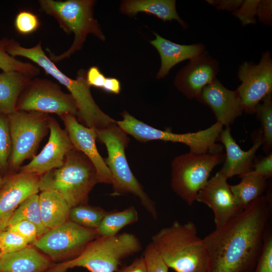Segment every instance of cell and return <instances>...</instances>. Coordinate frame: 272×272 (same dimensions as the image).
Listing matches in <instances>:
<instances>
[{
    "label": "cell",
    "mask_w": 272,
    "mask_h": 272,
    "mask_svg": "<svg viewBox=\"0 0 272 272\" xmlns=\"http://www.w3.org/2000/svg\"><path fill=\"white\" fill-rule=\"evenodd\" d=\"M206 2L218 10L233 12L240 7L243 0H207Z\"/></svg>",
    "instance_id": "b9f144b4"
},
{
    "label": "cell",
    "mask_w": 272,
    "mask_h": 272,
    "mask_svg": "<svg viewBox=\"0 0 272 272\" xmlns=\"http://www.w3.org/2000/svg\"><path fill=\"white\" fill-rule=\"evenodd\" d=\"M151 238L168 268L175 272H208V253L192 222L175 221Z\"/></svg>",
    "instance_id": "7a4b0ae2"
},
{
    "label": "cell",
    "mask_w": 272,
    "mask_h": 272,
    "mask_svg": "<svg viewBox=\"0 0 272 272\" xmlns=\"http://www.w3.org/2000/svg\"><path fill=\"white\" fill-rule=\"evenodd\" d=\"M155 38L150 41L151 44L158 51L161 59V65L156 78H164L176 64L186 60H190L206 51L204 44L198 43L183 45L169 40L156 33Z\"/></svg>",
    "instance_id": "44dd1931"
},
{
    "label": "cell",
    "mask_w": 272,
    "mask_h": 272,
    "mask_svg": "<svg viewBox=\"0 0 272 272\" xmlns=\"http://www.w3.org/2000/svg\"><path fill=\"white\" fill-rule=\"evenodd\" d=\"M107 213L101 208L83 204L71 208L69 220L85 228L97 229Z\"/></svg>",
    "instance_id": "f1b7e54d"
},
{
    "label": "cell",
    "mask_w": 272,
    "mask_h": 272,
    "mask_svg": "<svg viewBox=\"0 0 272 272\" xmlns=\"http://www.w3.org/2000/svg\"><path fill=\"white\" fill-rule=\"evenodd\" d=\"M59 117L74 148L83 153L94 165L98 183L111 184L112 175L96 147L97 129L82 124L74 115L64 114Z\"/></svg>",
    "instance_id": "e0dca14e"
},
{
    "label": "cell",
    "mask_w": 272,
    "mask_h": 272,
    "mask_svg": "<svg viewBox=\"0 0 272 272\" xmlns=\"http://www.w3.org/2000/svg\"><path fill=\"white\" fill-rule=\"evenodd\" d=\"M106 78L97 66L90 67L86 72V80L90 87L102 89Z\"/></svg>",
    "instance_id": "60d3db41"
},
{
    "label": "cell",
    "mask_w": 272,
    "mask_h": 272,
    "mask_svg": "<svg viewBox=\"0 0 272 272\" xmlns=\"http://www.w3.org/2000/svg\"><path fill=\"white\" fill-rule=\"evenodd\" d=\"M142 256L146 264L147 272H168V267L152 242L146 246Z\"/></svg>",
    "instance_id": "836d02e7"
},
{
    "label": "cell",
    "mask_w": 272,
    "mask_h": 272,
    "mask_svg": "<svg viewBox=\"0 0 272 272\" xmlns=\"http://www.w3.org/2000/svg\"><path fill=\"white\" fill-rule=\"evenodd\" d=\"M12 153L8 116L0 113V176H9Z\"/></svg>",
    "instance_id": "1f68e13d"
},
{
    "label": "cell",
    "mask_w": 272,
    "mask_h": 272,
    "mask_svg": "<svg viewBox=\"0 0 272 272\" xmlns=\"http://www.w3.org/2000/svg\"><path fill=\"white\" fill-rule=\"evenodd\" d=\"M237 88L243 111L254 113L256 106L272 93V59L269 51L261 54L258 63L245 61L239 67Z\"/></svg>",
    "instance_id": "4fadbf2b"
},
{
    "label": "cell",
    "mask_w": 272,
    "mask_h": 272,
    "mask_svg": "<svg viewBox=\"0 0 272 272\" xmlns=\"http://www.w3.org/2000/svg\"><path fill=\"white\" fill-rule=\"evenodd\" d=\"M12 142L9 175L18 172L24 161L35 156L49 130L50 116L34 111H16L8 115Z\"/></svg>",
    "instance_id": "30bf717a"
},
{
    "label": "cell",
    "mask_w": 272,
    "mask_h": 272,
    "mask_svg": "<svg viewBox=\"0 0 272 272\" xmlns=\"http://www.w3.org/2000/svg\"><path fill=\"white\" fill-rule=\"evenodd\" d=\"M7 177H3L0 176V189L3 186V185L4 184V183H5Z\"/></svg>",
    "instance_id": "f6af8a7d"
},
{
    "label": "cell",
    "mask_w": 272,
    "mask_h": 272,
    "mask_svg": "<svg viewBox=\"0 0 272 272\" xmlns=\"http://www.w3.org/2000/svg\"><path fill=\"white\" fill-rule=\"evenodd\" d=\"M119 10L128 16L145 13L163 21L176 20L184 29L187 27L177 12L175 0H124L120 3Z\"/></svg>",
    "instance_id": "603a6c76"
},
{
    "label": "cell",
    "mask_w": 272,
    "mask_h": 272,
    "mask_svg": "<svg viewBox=\"0 0 272 272\" xmlns=\"http://www.w3.org/2000/svg\"><path fill=\"white\" fill-rule=\"evenodd\" d=\"M40 11L54 17L59 27L67 34H73L71 47L62 53L56 55L47 49L49 58L53 62L61 61L80 50L89 34L105 41V36L94 17V0L39 1Z\"/></svg>",
    "instance_id": "277c9868"
},
{
    "label": "cell",
    "mask_w": 272,
    "mask_h": 272,
    "mask_svg": "<svg viewBox=\"0 0 272 272\" xmlns=\"http://www.w3.org/2000/svg\"><path fill=\"white\" fill-rule=\"evenodd\" d=\"M40 26L38 16L28 11L18 13L14 21L16 31L22 35L30 34L36 31Z\"/></svg>",
    "instance_id": "e575fe53"
},
{
    "label": "cell",
    "mask_w": 272,
    "mask_h": 272,
    "mask_svg": "<svg viewBox=\"0 0 272 272\" xmlns=\"http://www.w3.org/2000/svg\"><path fill=\"white\" fill-rule=\"evenodd\" d=\"M99 237L96 229L85 228L70 220L49 229L33 245L52 262L72 259Z\"/></svg>",
    "instance_id": "8fae6325"
},
{
    "label": "cell",
    "mask_w": 272,
    "mask_h": 272,
    "mask_svg": "<svg viewBox=\"0 0 272 272\" xmlns=\"http://www.w3.org/2000/svg\"><path fill=\"white\" fill-rule=\"evenodd\" d=\"M261 126L262 145L265 151L272 147V93L267 95L255 107Z\"/></svg>",
    "instance_id": "f546056e"
},
{
    "label": "cell",
    "mask_w": 272,
    "mask_h": 272,
    "mask_svg": "<svg viewBox=\"0 0 272 272\" xmlns=\"http://www.w3.org/2000/svg\"><path fill=\"white\" fill-rule=\"evenodd\" d=\"M97 138L103 143L107 151L104 161L112 177L111 185L113 196L131 194L137 197L143 206L156 219L158 213L154 202L145 192L131 170L126 158L125 150L129 139L116 123L97 129Z\"/></svg>",
    "instance_id": "8992f818"
},
{
    "label": "cell",
    "mask_w": 272,
    "mask_h": 272,
    "mask_svg": "<svg viewBox=\"0 0 272 272\" xmlns=\"http://www.w3.org/2000/svg\"><path fill=\"white\" fill-rule=\"evenodd\" d=\"M218 141L223 144L226 151L224 164L219 171L220 173L228 179L234 175L240 176L252 170L254 157L257 151L262 145L261 132L258 134L253 146L247 151L242 150L236 143L232 136L229 127L222 129Z\"/></svg>",
    "instance_id": "ffe728a7"
},
{
    "label": "cell",
    "mask_w": 272,
    "mask_h": 272,
    "mask_svg": "<svg viewBox=\"0 0 272 272\" xmlns=\"http://www.w3.org/2000/svg\"><path fill=\"white\" fill-rule=\"evenodd\" d=\"M121 115L122 120L116 121V124L126 133L140 142L160 140L182 143L189 147L190 152L196 154L222 152V146L216 144L223 126L219 122L217 121L210 127L195 132L176 133L148 125L126 111Z\"/></svg>",
    "instance_id": "ba28073f"
},
{
    "label": "cell",
    "mask_w": 272,
    "mask_h": 272,
    "mask_svg": "<svg viewBox=\"0 0 272 272\" xmlns=\"http://www.w3.org/2000/svg\"><path fill=\"white\" fill-rule=\"evenodd\" d=\"M252 272H272V230L269 224L264 234L261 253Z\"/></svg>",
    "instance_id": "d6a6232c"
},
{
    "label": "cell",
    "mask_w": 272,
    "mask_h": 272,
    "mask_svg": "<svg viewBox=\"0 0 272 272\" xmlns=\"http://www.w3.org/2000/svg\"><path fill=\"white\" fill-rule=\"evenodd\" d=\"M102 89L108 93L118 94L121 90L120 83L116 78H106Z\"/></svg>",
    "instance_id": "ee69618b"
},
{
    "label": "cell",
    "mask_w": 272,
    "mask_h": 272,
    "mask_svg": "<svg viewBox=\"0 0 272 272\" xmlns=\"http://www.w3.org/2000/svg\"><path fill=\"white\" fill-rule=\"evenodd\" d=\"M209 107L217 121L229 127L243 112L237 91L225 88L217 79L206 86L196 99Z\"/></svg>",
    "instance_id": "d6986e66"
},
{
    "label": "cell",
    "mask_w": 272,
    "mask_h": 272,
    "mask_svg": "<svg viewBox=\"0 0 272 272\" xmlns=\"http://www.w3.org/2000/svg\"><path fill=\"white\" fill-rule=\"evenodd\" d=\"M253 171L264 177L266 179L272 176V154L269 153L267 156L261 158L255 164L253 165Z\"/></svg>",
    "instance_id": "ab89813d"
},
{
    "label": "cell",
    "mask_w": 272,
    "mask_h": 272,
    "mask_svg": "<svg viewBox=\"0 0 272 272\" xmlns=\"http://www.w3.org/2000/svg\"><path fill=\"white\" fill-rule=\"evenodd\" d=\"M118 272H147L143 256L135 259L132 263L122 267Z\"/></svg>",
    "instance_id": "7bdbcfd3"
},
{
    "label": "cell",
    "mask_w": 272,
    "mask_h": 272,
    "mask_svg": "<svg viewBox=\"0 0 272 272\" xmlns=\"http://www.w3.org/2000/svg\"><path fill=\"white\" fill-rule=\"evenodd\" d=\"M9 41L10 39L7 37L0 39V69L3 72H18L31 78L38 75L40 71L38 67L31 63L21 61L7 52Z\"/></svg>",
    "instance_id": "4dcf8cb0"
},
{
    "label": "cell",
    "mask_w": 272,
    "mask_h": 272,
    "mask_svg": "<svg viewBox=\"0 0 272 272\" xmlns=\"http://www.w3.org/2000/svg\"><path fill=\"white\" fill-rule=\"evenodd\" d=\"M142 249L139 238L132 233L99 236L77 257L53 264L46 272H65L75 267H84L90 272H115L123 259Z\"/></svg>",
    "instance_id": "5b68a950"
},
{
    "label": "cell",
    "mask_w": 272,
    "mask_h": 272,
    "mask_svg": "<svg viewBox=\"0 0 272 272\" xmlns=\"http://www.w3.org/2000/svg\"><path fill=\"white\" fill-rule=\"evenodd\" d=\"M49 130L50 135L47 144L28 164L22 166L18 172L41 176L62 166L66 154L74 148L65 130L52 116L49 118Z\"/></svg>",
    "instance_id": "5bb4252c"
},
{
    "label": "cell",
    "mask_w": 272,
    "mask_h": 272,
    "mask_svg": "<svg viewBox=\"0 0 272 272\" xmlns=\"http://www.w3.org/2000/svg\"><path fill=\"white\" fill-rule=\"evenodd\" d=\"M219 71L218 61L206 50L179 71L174 85L187 98L197 99L202 89L217 79Z\"/></svg>",
    "instance_id": "2e32d148"
},
{
    "label": "cell",
    "mask_w": 272,
    "mask_h": 272,
    "mask_svg": "<svg viewBox=\"0 0 272 272\" xmlns=\"http://www.w3.org/2000/svg\"><path fill=\"white\" fill-rule=\"evenodd\" d=\"M39 205L42 223L48 230L69 220L70 206L56 192L42 191L39 194Z\"/></svg>",
    "instance_id": "d4e9b609"
},
{
    "label": "cell",
    "mask_w": 272,
    "mask_h": 272,
    "mask_svg": "<svg viewBox=\"0 0 272 272\" xmlns=\"http://www.w3.org/2000/svg\"><path fill=\"white\" fill-rule=\"evenodd\" d=\"M260 0H245L240 7L232 12L243 26L256 23V12Z\"/></svg>",
    "instance_id": "8d00e7d4"
},
{
    "label": "cell",
    "mask_w": 272,
    "mask_h": 272,
    "mask_svg": "<svg viewBox=\"0 0 272 272\" xmlns=\"http://www.w3.org/2000/svg\"><path fill=\"white\" fill-rule=\"evenodd\" d=\"M97 183L92 162L74 148L66 154L62 166L40 176L39 190L57 192L72 208L87 204L89 194Z\"/></svg>",
    "instance_id": "3957f363"
},
{
    "label": "cell",
    "mask_w": 272,
    "mask_h": 272,
    "mask_svg": "<svg viewBox=\"0 0 272 272\" xmlns=\"http://www.w3.org/2000/svg\"><path fill=\"white\" fill-rule=\"evenodd\" d=\"M2 252L0 250V258H1V256H2Z\"/></svg>",
    "instance_id": "bcb514c9"
},
{
    "label": "cell",
    "mask_w": 272,
    "mask_h": 272,
    "mask_svg": "<svg viewBox=\"0 0 272 272\" xmlns=\"http://www.w3.org/2000/svg\"><path fill=\"white\" fill-rule=\"evenodd\" d=\"M259 21L267 26L272 24V1L260 0L256 12Z\"/></svg>",
    "instance_id": "f35d334b"
},
{
    "label": "cell",
    "mask_w": 272,
    "mask_h": 272,
    "mask_svg": "<svg viewBox=\"0 0 272 272\" xmlns=\"http://www.w3.org/2000/svg\"><path fill=\"white\" fill-rule=\"evenodd\" d=\"M240 182L230 185L237 205L244 210L251 202L262 195L267 186V179L251 170L240 176Z\"/></svg>",
    "instance_id": "484cf974"
},
{
    "label": "cell",
    "mask_w": 272,
    "mask_h": 272,
    "mask_svg": "<svg viewBox=\"0 0 272 272\" xmlns=\"http://www.w3.org/2000/svg\"><path fill=\"white\" fill-rule=\"evenodd\" d=\"M40 176L18 172L9 175L0 189V231L4 230L19 206L39 190Z\"/></svg>",
    "instance_id": "ac0fdd59"
},
{
    "label": "cell",
    "mask_w": 272,
    "mask_h": 272,
    "mask_svg": "<svg viewBox=\"0 0 272 272\" xmlns=\"http://www.w3.org/2000/svg\"><path fill=\"white\" fill-rule=\"evenodd\" d=\"M270 213L269 199L262 195L203 238L208 272H252L262 248Z\"/></svg>",
    "instance_id": "6da1fadb"
},
{
    "label": "cell",
    "mask_w": 272,
    "mask_h": 272,
    "mask_svg": "<svg viewBox=\"0 0 272 272\" xmlns=\"http://www.w3.org/2000/svg\"><path fill=\"white\" fill-rule=\"evenodd\" d=\"M32 61L68 90L76 102L78 109L76 117L80 123L88 127L102 129L116 123V120L105 113L94 101L85 70H80L76 79H73L58 69L42 50L33 54Z\"/></svg>",
    "instance_id": "52a82bcc"
},
{
    "label": "cell",
    "mask_w": 272,
    "mask_h": 272,
    "mask_svg": "<svg viewBox=\"0 0 272 272\" xmlns=\"http://www.w3.org/2000/svg\"><path fill=\"white\" fill-rule=\"evenodd\" d=\"M227 178L219 171L198 192L196 200L213 212L216 229L222 227L243 210L236 203Z\"/></svg>",
    "instance_id": "9a60e30c"
},
{
    "label": "cell",
    "mask_w": 272,
    "mask_h": 272,
    "mask_svg": "<svg viewBox=\"0 0 272 272\" xmlns=\"http://www.w3.org/2000/svg\"><path fill=\"white\" fill-rule=\"evenodd\" d=\"M138 213L130 206L121 211L107 212L97 228L99 236L116 235L124 227L137 222Z\"/></svg>",
    "instance_id": "4316f807"
},
{
    "label": "cell",
    "mask_w": 272,
    "mask_h": 272,
    "mask_svg": "<svg viewBox=\"0 0 272 272\" xmlns=\"http://www.w3.org/2000/svg\"><path fill=\"white\" fill-rule=\"evenodd\" d=\"M5 230L17 233L23 238L29 244L33 245L39 237L36 226L27 221H21L10 225Z\"/></svg>",
    "instance_id": "74e56055"
},
{
    "label": "cell",
    "mask_w": 272,
    "mask_h": 272,
    "mask_svg": "<svg viewBox=\"0 0 272 272\" xmlns=\"http://www.w3.org/2000/svg\"><path fill=\"white\" fill-rule=\"evenodd\" d=\"M21 221L34 224L37 228L39 237L48 230L41 221L38 193L28 197L19 206L10 219L7 227Z\"/></svg>",
    "instance_id": "83f0119b"
},
{
    "label": "cell",
    "mask_w": 272,
    "mask_h": 272,
    "mask_svg": "<svg viewBox=\"0 0 272 272\" xmlns=\"http://www.w3.org/2000/svg\"><path fill=\"white\" fill-rule=\"evenodd\" d=\"M225 156L222 152L196 154L189 152L176 157L171 163L172 189L191 206L209 180L213 169L224 161Z\"/></svg>",
    "instance_id": "9c48e42d"
},
{
    "label": "cell",
    "mask_w": 272,
    "mask_h": 272,
    "mask_svg": "<svg viewBox=\"0 0 272 272\" xmlns=\"http://www.w3.org/2000/svg\"><path fill=\"white\" fill-rule=\"evenodd\" d=\"M16 111L55 113L59 116L70 114L76 117L78 109L72 96L63 92L57 83L34 77L19 96Z\"/></svg>",
    "instance_id": "7c38bea8"
},
{
    "label": "cell",
    "mask_w": 272,
    "mask_h": 272,
    "mask_svg": "<svg viewBox=\"0 0 272 272\" xmlns=\"http://www.w3.org/2000/svg\"><path fill=\"white\" fill-rule=\"evenodd\" d=\"M54 263L34 246L2 254L0 272H46Z\"/></svg>",
    "instance_id": "7402d4cb"
},
{
    "label": "cell",
    "mask_w": 272,
    "mask_h": 272,
    "mask_svg": "<svg viewBox=\"0 0 272 272\" xmlns=\"http://www.w3.org/2000/svg\"><path fill=\"white\" fill-rule=\"evenodd\" d=\"M28 245L23 238L14 232L7 230L0 231V250L2 254L18 251Z\"/></svg>",
    "instance_id": "d590c367"
},
{
    "label": "cell",
    "mask_w": 272,
    "mask_h": 272,
    "mask_svg": "<svg viewBox=\"0 0 272 272\" xmlns=\"http://www.w3.org/2000/svg\"><path fill=\"white\" fill-rule=\"evenodd\" d=\"M31 78L16 71L0 73V113L10 115L16 111L21 94Z\"/></svg>",
    "instance_id": "cb8c5ba5"
}]
</instances>
